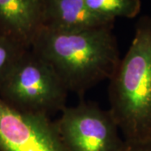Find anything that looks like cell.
I'll use <instances>...</instances> for the list:
<instances>
[{"mask_svg":"<svg viewBox=\"0 0 151 151\" xmlns=\"http://www.w3.org/2000/svg\"><path fill=\"white\" fill-rule=\"evenodd\" d=\"M108 99L125 142H151V16L136 23L129 48L109 79Z\"/></svg>","mask_w":151,"mask_h":151,"instance_id":"7a4b0ae2","label":"cell"},{"mask_svg":"<svg viewBox=\"0 0 151 151\" xmlns=\"http://www.w3.org/2000/svg\"><path fill=\"white\" fill-rule=\"evenodd\" d=\"M0 151H66L49 117L22 113L0 98Z\"/></svg>","mask_w":151,"mask_h":151,"instance_id":"5b68a950","label":"cell"},{"mask_svg":"<svg viewBox=\"0 0 151 151\" xmlns=\"http://www.w3.org/2000/svg\"><path fill=\"white\" fill-rule=\"evenodd\" d=\"M41 29L39 0H0V34L30 49Z\"/></svg>","mask_w":151,"mask_h":151,"instance_id":"52a82bcc","label":"cell"},{"mask_svg":"<svg viewBox=\"0 0 151 151\" xmlns=\"http://www.w3.org/2000/svg\"><path fill=\"white\" fill-rule=\"evenodd\" d=\"M69 91L47 61L27 50L0 86V98L22 113L50 115L66 107Z\"/></svg>","mask_w":151,"mask_h":151,"instance_id":"3957f363","label":"cell"},{"mask_svg":"<svg viewBox=\"0 0 151 151\" xmlns=\"http://www.w3.org/2000/svg\"><path fill=\"white\" fill-rule=\"evenodd\" d=\"M89 9L111 20L117 18L134 19L141 11V0H83Z\"/></svg>","mask_w":151,"mask_h":151,"instance_id":"ba28073f","label":"cell"},{"mask_svg":"<svg viewBox=\"0 0 151 151\" xmlns=\"http://www.w3.org/2000/svg\"><path fill=\"white\" fill-rule=\"evenodd\" d=\"M41 28L76 31L114 25V20L99 16L83 0H39Z\"/></svg>","mask_w":151,"mask_h":151,"instance_id":"8992f818","label":"cell"},{"mask_svg":"<svg viewBox=\"0 0 151 151\" xmlns=\"http://www.w3.org/2000/svg\"><path fill=\"white\" fill-rule=\"evenodd\" d=\"M113 25L76 31L41 28L30 49L47 61L69 92L85 94L113 76L120 62Z\"/></svg>","mask_w":151,"mask_h":151,"instance_id":"6da1fadb","label":"cell"},{"mask_svg":"<svg viewBox=\"0 0 151 151\" xmlns=\"http://www.w3.org/2000/svg\"><path fill=\"white\" fill-rule=\"evenodd\" d=\"M27 50L29 49L0 34V86Z\"/></svg>","mask_w":151,"mask_h":151,"instance_id":"9c48e42d","label":"cell"},{"mask_svg":"<svg viewBox=\"0 0 151 151\" xmlns=\"http://www.w3.org/2000/svg\"><path fill=\"white\" fill-rule=\"evenodd\" d=\"M54 124L66 151H124L127 146L112 113L95 103L65 107Z\"/></svg>","mask_w":151,"mask_h":151,"instance_id":"277c9868","label":"cell"},{"mask_svg":"<svg viewBox=\"0 0 151 151\" xmlns=\"http://www.w3.org/2000/svg\"><path fill=\"white\" fill-rule=\"evenodd\" d=\"M124 151H151V142L129 145L127 144Z\"/></svg>","mask_w":151,"mask_h":151,"instance_id":"30bf717a","label":"cell"}]
</instances>
